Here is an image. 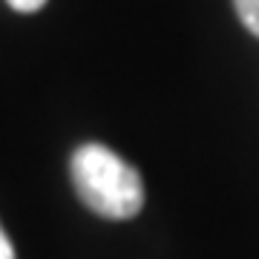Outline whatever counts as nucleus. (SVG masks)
Masks as SVG:
<instances>
[{
  "instance_id": "f257e3e1",
  "label": "nucleus",
  "mask_w": 259,
  "mask_h": 259,
  "mask_svg": "<svg viewBox=\"0 0 259 259\" xmlns=\"http://www.w3.org/2000/svg\"><path fill=\"white\" fill-rule=\"evenodd\" d=\"M75 193L95 216L133 219L144 207V182L139 170L104 144H81L69 158Z\"/></svg>"
},
{
  "instance_id": "f03ea898",
  "label": "nucleus",
  "mask_w": 259,
  "mask_h": 259,
  "mask_svg": "<svg viewBox=\"0 0 259 259\" xmlns=\"http://www.w3.org/2000/svg\"><path fill=\"white\" fill-rule=\"evenodd\" d=\"M233 9L239 15L242 26L248 29L250 35L259 37V0H233Z\"/></svg>"
},
{
  "instance_id": "7ed1b4c3",
  "label": "nucleus",
  "mask_w": 259,
  "mask_h": 259,
  "mask_svg": "<svg viewBox=\"0 0 259 259\" xmlns=\"http://www.w3.org/2000/svg\"><path fill=\"white\" fill-rule=\"evenodd\" d=\"M15 12H23V15H29V12H40L44 6H47V0H6Z\"/></svg>"
},
{
  "instance_id": "20e7f679",
  "label": "nucleus",
  "mask_w": 259,
  "mask_h": 259,
  "mask_svg": "<svg viewBox=\"0 0 259 259\" xmlns=\"http://www.w3.org/2000/svg\"><path fill=\"white\" fill-rule=\"evenodd\" d=\"M0 259H15V250H12V242H9V236L3 233V228H0Z\"/></svg>"
}]
</instances>
